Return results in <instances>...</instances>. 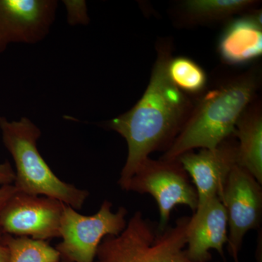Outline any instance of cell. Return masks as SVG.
Wrapping results in <instances>:
<instances>
[{"label": "cell", "mask_w": 262, "mask_h": 262, "mask_svg": "<svg viewBox=\"0 0 262 262\" xmlns=\"http://www.w3.org/2000/svg\"><path fill=\"white\" fill-rule=\"evenodd\" d=\"M172 57L171 41L162 39L142 97L129 111L106 122V127L122 136L127 144L126 162L118 182L122 189L150 154L170 148L192 113L194 104L189 96L169 78L168 66Z\"/></svg>", "instance_id": "1"}, {"label": "cell", "mask_w": 262, "mask_h": 262, "mask_svg": "<svg viewBox=\"0 0 262 262\" xmlns=\"http://www.w3.org/2000/svg\"><path fill=\"white\" fill-rule=\"evenodd\" d=\"M260 80L259 73L253 69L201 94L162 159H177L194 149H214L234 136L239 117L255 100Z\"/></svg>", "instance_id": "2"}, {"label": "cell", "mask_w": 262, "mask_h": 262, "mask_svg": "<svg viewBox=\"0 0 262 262\" xmlns=\"http://www.w3.org/2000/svg\"><path fill=\"white\" fill-rule=\"evenodd\" d=\"M3 144L15 165L13 185L18 192L54 198L80 210L89 192L61 181L43 159L37 147L40 129L27 117L10 121L0 117Z\"/></svg>", "instance_id": "3"}, {"label": "cell", "mask_w": 262, "mask_h": 262, "mask_svg": "<svg viewBox=\"0 0 262 262\" xmlns=\"http://www.w3.org/2000/svg\"><path fill=\"white\" fill-rule=\"evenodd\" d=\"M189 216L164 230L136 211L117 235H107L98 246L94 262H192L188 257Z\"/></svg>", "instance_id": "4"}, {"label": "cell", "mask_w": 262, "mask_h": 262, "mask_svg": "<svg viewBox=\"0 0 262 262\" xmlns=\"http://www.w3.org/2000/svg\"><path fill=\"white\" fill-rule=\"evenodd\" d=\"M123 190L149 194L154 198L159 210L158 226L160 230L168 227L176 206L189 207L194 213L198 206L195 187L178 159L148 158L136 170Z\"/></svg>", "instance_id": "5"}, {"label": "cell", "mask_w": 262, "mask_h": 262, "mask_svg": "<svg viewBox=\"0 0 262 262\" xmlns=\"http://www.w3.org/2000/svg\"><path fill=\"white\" fill-rule=\"evenodd\" d=\"M113 204L105 201L97 213L84 215L65 205L60 227L61 243L55 248L60 262H94L98 246L107 235H117L127 225V211L120 207L112 211Z\"/></svg>", "instance_id": "6"}, {"label": "cell", "mask_w": 262, "mask_h": 262, "mask_svg": "<svg viewBox=\"0 0 262 262\" xmlns=\"http://www.w3.org/2000/svg\"><path fill=\"white\" fill-rule=\"evenodd\" d=\"M220 198L225 206L228 222V251L234 262H239L245 235L261 225V184L249 172L237 165L229 174Z\"/></svg>", "instance_id": "7"}, {"label": "cell", "mask_w": 262, "mask_h": 262, "mask_svg": "<svg viewBox=\"0 0 262 262\" xmlns=\"http://www.w3.org/2000/svg\"><path fill=\"white\" fill-rule=\"evenodd\" d=\"M65 205L54 198L17 190L0 213V231L39 241L60 237Z\"/></svg>", "instance_id": "8"}, {"label": "cell", "mask_w": 262, "mask_h": 262, "mask_svg": "<svg viewBox=\"0 0 262 262\" xmlns=\"http://www.w3.org/2000/svg\"><path fill=\"white\" fill-rule=\"evenodd\" d=\"M56 0H0V54L10 44H37L54 23Z\"/></svg>", "instance_id": "9"}, {"label": "cell", "mask_w": 262, "mask_h": 262, "mask_svg": "<svg viewBox=\"0 0 262 262\" xmlns=\"http://www.w3.org/2000/svg\"><path fill=\"white\" fill-rule=\"evenodd\" d=\"M177 159L195 187L198 205L202 204L220 198L229 174L237 165V140L232 136L214 149L187 151Z\"/></svg>", "instance_id": "10"}, {"label": "cell", "mask_w": 262, "mask_h": 262, "mask_svg": "<svg viewBox=\"0 0 262 262\" xmlns=\"http://www.w3.org/2000/svg\"><path fill=\"white\" fill-rule=\"evenodd\" d=\"M227 227V213L220 198L198 205L187 230L186 251L190 261H211V250L224 257V246L228 242Z\"/></svg>", "instance_id": "11"}, {"label": "cell", "mask_w": 262, "mask_h": 262, "mask_svg": "<svg viewBox=\"0 0 262 262\" xmlns=\"http://www.w3.org/2000/svg\"><path fill=\"white\" fill-rule=\"evenodd\" d=\"M220 58L229 65H242L262 54L261 13L248 12L231 20L218 43Z\"/></svg>", "instance_id": "12"}, {"label": "cell", "mask_w": 262, "mask_h": 262, "mask_svg": "<svg viewBox=\"0 0 262 262\" xmlns=\"http://www.w3.org/2000/svg\"><path fill=\"white\" fill-rule=\"evenodd\" d=\"M237 165L262 184V113L260 101H253L236 124Z\"/></svg>", "instance_id": "13"}, {"label": "cell", "mask_w": 262, "mask_h": 262, "mask_svg": "<svg viewBox=\"0 0 262 262\" xmlns=\"http://www.w3.org/2000/svg\"><path fill=\"white\" fill-rule=\"evenodd\" d=\"M258 4L253 0H187L181 4L180 10L186 23L206 24L244 14Z\"/></svg>", "instance_id": "14"}, {"label": "cell", "mask_w": 262, "mask_h": 262, "mask_svg": "<svg viewBox=\"0 0 262 262\" xmlns=\"http://www.w3.org/2000/svg\"><path fill=\"white\" fill-rule=\"evenodd\" d=\"M168 74L174 85L187 96H201L206 91V72L191 58L172 57L168 63Z\"/></svg>", "instance_id": "15"}, {"label": "cell", "mask_w": 262, "mask_h": 262, "mask_svg": "<svg viewBox=\"0 0 262 262\" xmlns=\"http://www.w3.org/2000/svg\"><path fill=\"white\" fill-rule=\"evenodd\" d=\"M0 243L9 250V262H60L59 253L46 241L3 234Z\"/></svg>", "instance_id": "16"}, {"label": "cell", "mask_w": 262, "mask_h": 262, "mask_svg": "<svg viewBox=\"0 0 262 262\" xmlns=\"http://www.w3.org/2000/svg\"><path fill=\"white\" fill-rule=\"evenodd\" d=\"M68 11V21L71 25L89 23L87 7L84 1H64Z\"/></svg>", "instance_id": "17"}, {"label": "cell", "mask_w": 262, "mask_h": 262, "mask_svg": "<svg viewBox=\"0 0 262 262\" xmlns=\"http://www.w3.org/2000/svg\"><path fill=\"white\" fill-rule=\"evenodd\" d=\"M15 179V171L8 161L0 163V187L13 184Z\"/></svg>", "instance_id": "18"}, {"label": "cell", "mask_w": 262, "mask_h": 262, "mask_svg": "<svg viewBox=\"0 0 262 262\" xmlns=\"http://www.w3.org/2000/svg\"><path fill=\"white\" fill-rule=\"evenodd\" d=\"M17 192L16 188L13 184L5 185L0 187V213L3 209L6 203L9 201L10 198ZM3 233L0 231V239L3 237Z\"/></svg>", "instance_id": "19"}, {"label": "cell", "mask_w": 262, "mask_h": 262, "mask_svg": "<svg viewBox=\"0 0 262 262\" xmlns=\"http://www.w3.org/2000/svg\"><path fill=\"white\" fill-rule=\"evenodd\" d=\"M10 253L8 247L0 243V262H9Z\"/></svg>", "instance_id": "20"}, {"label": "cell", "mask_w": 262, "mask_h": 262, "mask_svg": "<svg viewBox=\"0 0 262 262\" xmlns=\"http://www.w3.org/2000/svg\"><path fill=\"white\" fill-rule=\"evenodd\" d=\"M209 262H213V261H209ZM213 262H219V261H213Z\"/></svg>", "instance_id": "21"}]
</instances>
